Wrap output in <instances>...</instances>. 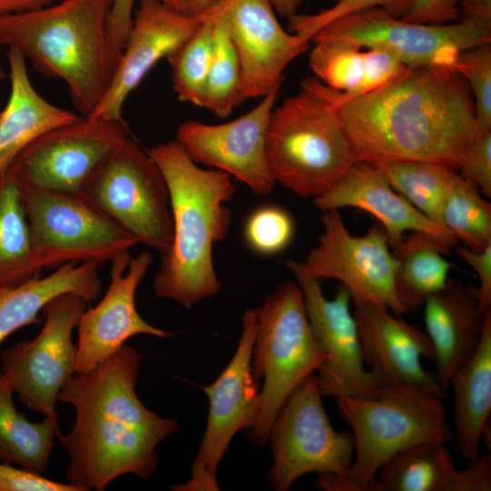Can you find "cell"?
Instances as JSON below:
<instances>
[{"instance_id": "cell-41", "label": "cell", "mask_w": 491, "mask_h": 491, "mask_svg": "<svg viewBox=\"0 0 491 491\" xmlns=\"http://www.w3.org/2000/svg\"><path fill=\"white\" fill-rule=\"evenodd\" d=\"M461 0H411L401 19L420 24L443 25L459 18Z\"/></svg>"}, {"instance_id": "cell-6", "label": "cell", "mask_w": 491, "mask_h": 491, "mask_svg": "<svg viewBox=\"0 0 491 491\" xmlns=\"http://www.w3.org/2000/svg\"><path fill=\"white\" fill-rule=\"evenodd\" d=\"M266 155L276 182L299 197L313 199L332 188L358 159L333 104L314 85L274 107Z\"/></svg>"}, {"instance_id": "cell-49", "label": "cell", "mask_w": 491, "mask_h": 491, "mask_svg": "<svg viewBox=\"0 0 491 491\" xmlns=\"http://www.w3.org/2000/svg\"><path fill=\"white\" fill-rule=\"evenodd\" d=\"M5 379H6V377L2 373H0V385L2 383H4L5 381Z\"/></svg>"}, {"instance_id": "cell-33", "label": "cell", "mask_w": 491, "mask_h": 491, "mask_svg": "<svg viewBox=\"0 0 491 491\" xmlns=\"http://www.w3.org/2000/svg\"><path fill=\"white\" fill-rule=\"evenodd\" d=\"M441 222L457 242L472 250L491 244V204L459 174L445 199Z\"/></svg>"}, {"instance_id": "cell-44", "label": "cell", "mask_w": 491, "mask_h": 491, "mask_svg": "<svg viewBox=\"0 0 491 491\" xmlns=\"http://www.w3.org/2000/svg\"><path fill=\"white\" fill-rule=\"evenodd\" d=\"M460 22L491 32V0H461Z\"/></svg>"}, {"instance_id": "cell-22", "label": "cell", "mask_w": 491, "mask_h": 491, "mask_svg": "<svg viewBox=\"0 0 491 491\" xmlns=\"http://www.w3.org/2000/svg\"><path fill=\"white\" fill-rule=\"evenodd\" d=\"M322 212L353 207L367 212L385 229L390 247L395 248L406 231L424 232L434 236L448 252L456 239L434 223L387 182L375 165L357 161L327 192L313 199Z\"/></svg>"}, {"instance_id": "cell-4", "label": "cell", "mask_w": 491, "mask_h": 491, "mask_svg": "<svg viewBox=\"0 0 491 491\" xmlns=\"http://www.w3.org/2000/svg\"><path fill=\"white\" fill-rule=\"evenodd\" d=\"M113 0H60L0 15V45L18 50L46 77L63 81L84 116L107 92L122 52L107 29Z\"/></svg>"}, {"instance_id": "cell-3", "label": "cell", "mask_w": 491, "mask_h": 491, "mask_svg": "<svg viewBox=\"0 0 491 491\" xmlns=\"http://www.w3.org/2000/svg\"><path fill=\"white\" fill-rule=\"evenodd\" d=\"M147 152L165 180L173 222L172 244L154 278V293L191 308L221 289L213 246L228 234L227 204L235 186L226 173L198 166L175 140Z\"/></svg>"}, {"instance_id": "cell-31", "label": "cell", "mask_w": 491, "mask_h": 491, "mask_svg": "<svg viewBox=\"0 0 491 491\" xmlns=\"http://www.w3.org/2000/svg\"><path fill=\"white\" fill-rule=\"evenodd\" d=\"M14 387L6 378L0 385V461L44 473L49 465L58 421L32 422L19 412Z\"/></svg>"}, {"instance_id": "cell-35", "label": "cell", "mask_w": 491, "mask_h": 491, "mask_svg": "<svg viewBox=\"0 0 491 491\" xmlns=\"http://www.w3.org/2000/svg\"><path fill=\"white\" fill-rule=\"evenodd\" d=\"M204 15L195 33L167 58L178 100L200 107L213 56L215 29L212 15L208 11Z\"/></svg>"}, {"instance_id": "cell-10", "label": "cell", "mask_w": 491, "mask_h": 491, "mask_svg": "<svg viewBox=\"0 0 491 491\" xmlns=\"http://www.w3.org/2000/svg\"><path fill=\"white\" fill-rule=\"evenodd\" d=\"M21 186L35 257L42 269L68 262L102 265L139 244L77 194Z\"/></svg>"}, {"instance_id": "cell-13", "label": "cell", "mask_w": 491, "mask_h": 491, "mask_svg": "<svg viewBox=\"0 0 491 491\" xmlns=\"http://www.w3.org/2000/svg\"><path fill=\"white\" fill-rule=\"evenodd\" d=\"M236 350L225 368L210 385L201 386L208 397L205 431L188 481L174 491H218L217 468L237 432L253 426L259 410V386L252 369L256 309L245 312Z\"/></svg>"}, {"instance_id": "cell-24", "label": "cell", "mask_w": 491, "mask_h": 491, "mask_svg": "<svg viewBox=\"0 0 491 491\" xmlns=\"http://www.w3.org/2000/svg\"><path fill=\"white\" fill-rule=\"evenodd\" d=\"M491 456H479L457 469L446 443L406 448L379 469L374 491H490Z\"/></svg>"}, {"instance_id": "cell-43", "label": "cell", "mask_w": 491, "mask_h": 491, "mask_svg": "<svg viewBox=\"0 0 491 491\" xmlns=\"http://www.w3.org/2000/svg\"><path fill=\"white\" fill-rule=\"evenodd\" d=\"M135 0H113L109 10L107 29L114 45L123 53L130 33Z\"/></svg>"}, {"instance_id": "cell-27", "label": "cell", "mask_w": 491, "mask_h": 491, "mask_svg": "<svg viewBox=\"0 0 491 491\" xmlns=\"http://www.w3.org/2000/svg\"><path fill=\"white\" fill-rule=\"evenodd\" d=\"M101 265L68 262L45 277L0 286V345L16 330L38 322L37 315L55 296L72 293L90 303L98 298Z\"/></svg>"}, {"instance_id": "cell-45", "label": "cell", "mask_w": 491, "mask_h": 491, "mask_svg": "<svg viewBox=\"0 0 491 491\" xmlns=\"http://www.w3.org/2000/svg\"><path fill=\"white\" fill-rule=\"evenodd\" d=\"M58 0H0V15L35 10Z\"/></svg>"}, {"instance_id": "cell-8", "label": "cell", "mask_w": 491, "mask_h": 491, "mask_svg": "<svg viewBox=\"0 0 491 491\" xmlns=\"http://www.w3.org/2000/svg\"><path fill=\"white\" fill-rule=\"evenodd\" d=\"M77 195L139 244L163 255L170 249L173 222L165 180L130 135L105 155Z\"/></svg>"}, {"instance_id": "cell-29", "label": "cell", "mask_w": 491, "mask_h": 491, "mask_svg": "<svg viewBox=\"0 0 491 491\" xmlns=\"http://www.w3.org/2000/svg\"><path fill=\"white\" fill-rule=\"evenodd\" d=\"M397 260L396 292L407 313L420 308L432 294L442 289L453 265L448 251L432 235L412 232L393 248Z\"/></svg>"}, {"instance_id": "cell-37", "label": "cell", "mask_w": 491, "mask_h": 491, "mask_svg": "<svg viewBox=\"0 0 491 491\" xmlns=\"http://www.w3.org/2000/svg\"><path fill=\"white\" fill-rule=\"evenodd\" d=\"M295 225L291 215L277 205H264L247 217L244 235L247 246L265 256L278 254L291 243Z\"/></svg>"}, {"instance_id": "cell-36", "label": "cell", "mask_w": 491, "mask_h": 491, "mask_svg": "<svg viewBox=\"0 0 491 491\" xmlns=\"http://www.w3.org/2000/svg\"><path fill=\"white\" fill-rule=\"evenodd\" d=\"M451 68L466 80L474 95L480 132L491 131V45L484 44L457 55Z\"/></svg>"}, {"instance_id": "cell-34", "label": "cell", "mask_w": 491, "mask_h": 491, "mask_svg": "<svg viewBox=\"0 0 491 491\" xmlns=\"http://www.w3.org/2000/svg\"><path fill=\"white\" fill-rule=\"evenodd\" d=\"M206 11L215 21L214 51L201 107L225 118L241 103V65L224 20L210 8Z\"/></svg>"}, {"instance_id": "cell-2", "label": "cell", "mask_w": 491, "mask_h": 491, "mask_svg": "<svg viewBox=\"0 0 491 491\" xmlns=\"http://www.w3.org/2000/svg\"><path fill=\"white\" fill-rule=\"evenodd\" d=\"M140 359L125 345L94 369L75 373L60 390L58 401L75 410L70 432L57 435L70 458L65 475L83 491H103L127 474L148 480L156 446L177 428L139 399Z\"/></svg>"}, {"instance_id": "cell-47", "label": "cell", "mask_w": 491, "mask_h": 491, "mask_svg": "<svg viewBox=\"0 0 491 491\" xmlns=\"http://www.w3.org/2000/svg\"><path fill=\"white\" fill-rule=\"evenodd\" d=\"M216 0H187L185 13L192 15L202 14L210 8Z\"/></svg>"}, {"instance_id": "cell-11", "label": "cell", "mask_w": 491, "mask_h": 491, "mask_svg": "<svg viewBox=\"0 0 491 491\" xmlns=\"http://www.w3.org/2000/svg\"><path fill=\"white\" fill-rule=\"evenodd\" d=\"M87 304L72 293L55 296L42 309L44 325L38 335L1 354L2 374L19 400L44 418L58 421L60 390L75 373L77 348L73 332Z\"/></svg>"}, {"instance_id": "cell-30", "label": "cell", "mask_w": 491, "mask_h": 491, "mask_svg": "<svg viewBox=\"0 0 491 491\" xmlns=\"http://www.w3.org/2000/svg\"><path fill=\"white\" fill-rule=\"evenodd\" d=\"M23 203L22 186L7 169L0 175V286L41 276Z\"/></svg>"}, {"instance_id": "cell-40", "label": "cell", "mask_w": 491, "mask_h": 491, "mask_svg": "<svg viewBox=\"0 0 491 491\" xmlns=\"http://www.w3.org/2000/svg\"><path fill=\"white\" fill-rule=\"evenodd\" d=\"M0 491H83L71 483L53 480L42 474L0 461Z\"/></svg>"}, {"instance_id": "cell-42", "label": "cell", "mask_w": 491, "mask_h": 491, "mask_svg": "<svg viewBox=\"0 0 491 491\" xmlns=\"http://www.w3.org/2000/svg\"><path fill=\"white\" fill-rule=\"evenodd\" d=\"M458 256L475 271L479 281L476 288L481 313L491 309V244L479 251L456 246Z\"/></svg>"}, {"instance_id": "cell-32", "label": "cell", "mask_w": 491, "mask_h": 491, "mask_svg": "<svg viewBox=\"0 0 491 491\" xmlns=\"http://www.w3.org/2000/svg\"><path fill=\"white\" fill-rule=\"evenodd\" d=\"M372 165L381 170L397 193L431 221L443 226L444 202L458 176L457 170L426 161L397 160Z\"/></svg>"}, {"instance_id": "cell-9", "label": "cell", "mask_w": 491, "mask_h": 491, "mask_svg": "<svg viewBox=\"0 0 491 491\" xmlns=\"http://www.w3.org/2000/svg\"><path fill=\"white\" fill-rule=\"evenodd\" d=\"M314 375L286 399L269 434L274 489L286 491L302 476L347 477L354 460L351 432H337L324 408Z\"/></svg>"}, {"instance_id": "cell-12", "label": "cell", "mask_w": 491, "mask_h": 491, "mask_svg": "<svg viewBox=\"0 0 491 491\" xmlns=\"http://www.w3.org/2000/svg\"><path fill=\"white\" fill-rule=\"evenodd\" d=\"M322 213L323 232L302 263L305 271L318 280L340 282L355 306L385 307L398 316L407 314L396 292L397 260L384 227L376 223L366 235H354L339 210Z\"/></svg>"}, {"instance_id": "cell-46", "label": "cell", "mask_w": 491, "mask_h": 491, "mask_svg": "<svg viewBox=\"0 0 491 491\" xmlns=\"http://www.w3.org/2000/svg\"><path fill=\"white\" fill-rule=\"evenodd\" d=\"M273 8L282 16L290 18L297 14L303 0H268Z\"/></svg>"}, {"instance_id": "cell-18", "label": "cell", "mask_w": 491, "mask_h": 491, "mask_svg": "<svg viewBox=\"0 0 491 491\" xmlns=\"http://www.w3.org/2000/svg\"><path fill=\"white\" fill-rule=\"evenodd\" d=\"M209 9V8H208ZM241 65V103L281 87L284 71L310 42L286 31L268 0H216Z\"/></svg>"}, {"instance_id": "cell-39", "label": "cell", "mask_w": 491, "mask_h": 491, "mask_svg": "<svg viewBox=\"0 0 491 491\" xmlns=\"http://www.w3.org/2000/svg\"><path fill=\"white\" fill-rule=\"evenodd\" d=\"M460 176L491 197V131L480 132L458 169Z\"/></svg>"}, {"instance_id": "cell-14", "label": "cell", "mask_w": 491, "mask_h": 491, "mask_svg": "<svg viewBox=\"0 0 491 491\" xmlns=\"http://www.w3.org/2000/svg\"><path fill=\"white\" fill-rule=\"evenodd\" d=\"M301 288L314 337L325 355L316 376L322 396L375 397L381 387L364 361L352 298L342 285L332 299L325 296L320 280L308 275L302 263H286Z\"/></svg>"}, {"instance_id": "cell-16", "label": "cell", "mask_w": 491, "mask_h": 491, "mask_svg": "<svg viewBox=\"0 0 491 491\" xmlns=\"http://www.w3.org/2000/svg\"><path fill=\"white\" fill-rule=\"evenodd\" d=\"M129 135L124 120L81 116L39 136L8 169L24 185L78 194L105 155Z\"/></svg>"}, {"instance_id": "cell-48", "label": "cell", "mask_w": 491, "mask_h": 491, "mask_svg": "<svg viewBox=\"0 0 491 491\" xmlns=\"http://www.w3.org/2000/svg\"><path fill=\"white\" fill-rule=\"evenodd\" d=\"M165 5L177 11L185 12L187 0H161Z\"/></svg>"}, {"instance_id": "cell-5", "label": "cell", "mask_w": 491, "mask_h": 491, "mask_svg": "<svg viewBox=\"0 0 491 491\" xmlns=\"http://www.w3.org/2000/svg\"><path fill=\"white\" fill-rule=\"evenodd\" d=\"M354 439V460L347 477L321 476L317 486L333 491H374L379 469L411 446L447 443L454 432L442 398L410 387H381L375 397L335 398Z\"/></svg>"}, {"instance_id": "cell-26", "label": "cell", "mask_w": 491, "mask_h": 491, "mask_svg": "<svg viewBox=\"0 0 491 491\" xmlns=\"http://www.w3.org/2000/svg\"><path fill=\"white\" fill-rule=\"evenodd\" d=\"M10 93L0 111V175L16 156L46 132L81 116L44 98L32 84L26 60L15 48H7Z\"/></svg>"}, {"instance_id": "cell-21", "label": "cell", "mask_w": 491, "mask_h": 491, "mask_svg": "<svg viewBox=\"0 0 491 491\" xmlns=\"http://www.w3.org/2000/svg\"><path fill=\"white\" fill-rule=\"evenodd\" d=\"M353 313L365 364L380 387L416 388L444 398L435 374L422 365L423 358L434 361L426 334L385 307L355 306Z\"/></svg>"}, {"instance_id": "cell-23", "label": "cell", "mask_w": 491, "mask_h": 491, "mask_svg": "<svg viewBox=\"0 0 491 491\" xmlns=\"http://www.w3.org/2000/svg\"><path fill=\"white\" fill-rule=\"evenodd\" d=\"M422 306L426 336L434 351L435 376L440 386L446 389L452 375L475 355L485 313L478 308L476 287L449 278Z\"/></svg>"}, {"instance_id": "cell-19", "label": "cell", "mask_w": 491, "mask_h": 491, "mask_svg": "<svg viewBox=\"0 0 491 491\" xmlns=\"http://www.w3.org/2000/svg\"><path fill=\"white\" fill-rule=\"evenodd\" d=\"M110 261V284L106 293L78 319L75 373L94 369L133 336H172L147 323L136 309V290L153 264L151 253L143 251L132 258L129 250H125Z\"/></svg>"}, {"instance_id": "cell-25", "label": "cell", "mask_w": 491, "mask_h": 491, "mask_svg": "<svg viewBox=\"0 0 491 491\" xmlns=\"http://www.w3.org/2000/svg\"><path fill=\"white\" fill-rule=\"evenodd\" d=\"M309 65L331 95L346 101L367 95L408 74L412 68L388 50L365 48L342 40L316 36Z\"/></svg>"}, {"instance_id": "cell-1", "label": "cell", "mask_w": 491, "mask_h": 491, "mask_svg": "<svg viewBox=\"0 0 491 491\" xmlns=\"http://www.w3.org/2000/svg\"><path fill=\"white\" fill-rule=\"evenodd\" d=\"M346 130L358 161H426L458 171L479 135L467 85L451 67L412 68L367 95L336 100L313 77Z\"/></svg>"}, {"instance_id": "cell-17", "label": "cell", "mask_w": 491, "mask_h": 491, "mask_svg": "<svg viewBox=\"0 0 491 491\" xmlns=\"http://www.w3.org/2000/svg\"><path fill=\"white\" fill-rule=\"evenodd\" d=\"M280 87L261 97L240 117L216 125L197 120L182 123L175 141L196 164L226 173L257 195H269L276 185L266 155L271 113Z\"/></svg>"}, {"instance_id": "cell-7", "label": "cell", "mask_w": 491, "mask_h": 491, "mask_svg": "<svg viewBox=\"0 0 491 491\" xmlns=\"http://www.w3.org/2000/svg\"><path fill=\"white\" fill-rule=\"evenodd\" d=\"M252 355L256 380L263 379L259 410L248 440L266 446L274 421L290 395L321 367L325 355L311 331L296 282H286L256 309Z\"/></svg>"}, {"instance_id": "cell-15", "label": "cell", "mask_w": 491, "mask_h": 491, "mask_svg": "<svg viewBox=\"0 0 491 491\" xmlns=\"http://www.w3.org/2000/svg\"><path fill=\"white\" fill-rule=\"evenodd\" d=\"M316 36L388 50L410 68L451 67L461 52L491 43V32L466 23L407 22L379 7L339 18L320 29Z\"/></svg>"}, {"instance_id": "cell-28", "label": "cell", "mask_w": 491, "mask_h": 491, "mask_svg": "<svg viewBox=\"0 0 491 491\" xmlns=\"http://www.w3.org/2000/svg\"><path fill=\"white\" fill-rule=\"evenodd\" d=\"M455 398L456 445L468 462L480 456L479 446L489 429L491 411V309L484 314L482 334L473 357L449 380Z\"/></svg>"}, {"instance_id": "cell-20", "label": "cell", "mask_w": 491, "mask_h": 491, "mask_svg": "<svg viewBox=\"0 0 491 491\" xmlns=\"http://www.w3.org/2000/svg\"><path fill=\"white\" fill-rule=\"evenodd\" d=\"M204 19V13L192 15L161 0H140L111 85L89 117L123 121V107L130 94L158 62L195 33Z\"/></svg>"}, {"instance_id": "cell-50", "label": "cell", "mask_w": 491, "mask_h": 491, "mask_svg": "<svg viewBox=\"0 0 491 491\" xmlns=\"http://www.w3.org/2000/svg\"><path fill=\"white\" fill-rule=\"evenodd\" d=\"M5 73L0 69V82L2 81L3 78H5Z\"/></svg>"}, {"instance_id": "cell-38", "label": "cell", "mask_w": 491, "mask_h": 491, "mask_svg": "<svg viewBox=\"0 0 491 491\" xmlns=\"http://www.w3.org/2000/svg\"><path fill=\"white\" fill-rule=\"evenodd\" d=\"M411 0H338L331 7L311 15L296 14L289 19L290 31L311 43L312 37L328 24L344 16L370 9L383 8L394 15H403Z\"/></svg>"}]
</instances>
